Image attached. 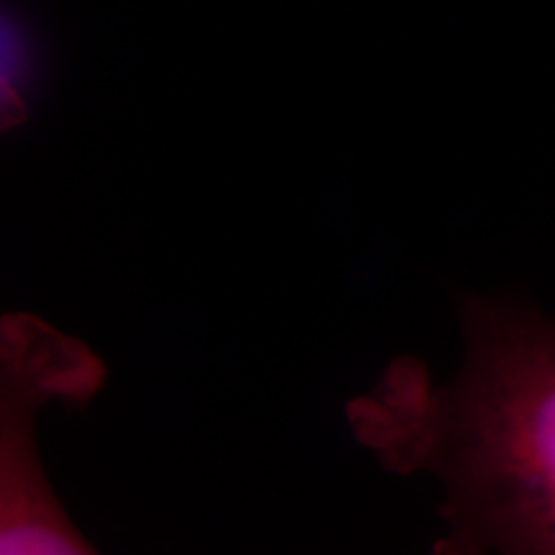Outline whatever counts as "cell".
Segmentation results:
<instances>
[{
	"label": "cell",
	"instance_id": "cell-1",
	"mask_svg": "<svg viewBox=\"0 0 555 555\" xmlns=\"http://www.w3.org/2000/svg\"><path fill=\"white\" fill-rule=\"evenodd\" d=\"M463 363L393 358L345 406L378 466L446 489L437 555H555V322L515 296L461 304Z\"/></svg>",
	"mask_w": 555,
	"mask_h": 555
},
{
	"label": "cell",
	"instance_id": "cell-2",
	"mask_svg": "<svg viewBox=\"0 0 555 555\" xmlns=\"http://www.w3.org/2000/svg\"><path fill=\"white\" fill-rule=\"evenodd\" d=\"M103 360L41 317L0 322V553H95L65 515L37 453L50 401L86 406L106 384Z\"/></svg>",
	"mask_w": 555,
	"mask_h": 555
}]
</instances>
